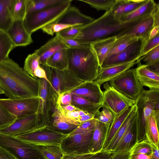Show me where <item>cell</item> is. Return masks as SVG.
<instances>
[{"mask_svg": "<svg viewBox=\"0 0 159 159\" xmlns=\"http://www.w3.org/2000/svg\"><path fill=\"white\" fill-rule=\"evenodd\" d=\"M0 86L8 98L38 97L39 82L9 58L0 62Z\"/></svg>", "mask_w": 159, "mask_h": 159, "instance_id": "cell-1", "label": "cell"}, {"mask_svg": "<svg viewBox=\"0 0 159 159\" xmlns=\"http://www.w3.org/2000/svg\"><path fill=\"white\" fill-rule=\"evenodd\" d=\"M143 19L127 22H121L109 10L91 22L82 26L75 39L80 44L90 45L101 39L112 37L117 38L126 29Z\"/></svg>", "mask_w": 159, "mask_h": 159, "instance_id": "cell-2", "label": "cell"}, {"mask_svg": "<svg viewBox=\"0 0 159 159\" xmlns=\"http://www.w3.org/2000/svg\"><path fill=\"white\" fill-rule=\"evenodd\" d=\"M68 70L85 81H94L98 75L99 66L96 54L90 45L79 48H69Z\"/></svg>", "mask_w": 159, "mask_h": 159, "instance_id": "cell-3", "label": "cell"}, {"mask_svg": "<svg viewBox=\"0 0 159 159\" xmlns=\"http://www.w3.org/2000/svg\"><path fill=\"white\" fill-rule=\"evenodd\" d=\"M136 143L146 139V122L149 116L159 111V89H143L136 100Z\"/></svg>", "mask_w": 159, "mask_h": 159, "instance_id": "cell-4", "label": "cell"}, {"mask_svg": "<svg viewBox=\"0 0 159 159\" xmlns=\"http://www.w3.org/2000/svg\"><path fill=\"white\" fill-rule=\"evenodd\" d=\"M71 0L39 11L26 14L23 21L26 31L32 34L55 20L70 6Z\"/></svg>", "mask_w": 159, "mask_h": 159, "instance_id": "cell-5", "label": "cell"}, {"mask_svg": "<svg viewBox=\"0 0 159 159\" xmlns=\"http://www.w3.org/2000/svg\"><path fill=\"white\" fill-rule=\"evenodd\" d=\"M94 20L82 13L76 7L70 6L58 18L41 30L44 33L53 36L64 29L72 26H84Z\"/></svg>", "mask_w": 159, "mask_h": 159, "instance_id": "cell-6", "label": "cell"}, {"mask_svg": "<svg viewBox=\"0 0 159 159\" xmlns=\"http://www.w3.org/2000/svg\"><path fill=\"white\" fill-rule=\"evenodd\" d=\"M0 146L11 153L17 159H45L35 145L15 136L0 133Z\"/></svg>", "mask_w": 159, "mask_h": 159, "instance_id": "cell-7", "label": "cell"}, {"mask_svg": "<svg viewBox=\"0 0 159 159\" xmlns=\"http://www.w3.org/2000/svg\"><path fill=\"white\" fill-rule=\"evenodd\" d=\"M68 134L58 131L46 126L15 137L35 145L60 146L62 139Z\"/></svg>", "mask_w": 159, "mask_h": 159, "instance_id": "cell-8", "label": "cell"}, {"mask_svg": "<svg viewBox=\"0 0 159 159\" xmlns=\"http://www.w3.org/2000/svg\"><path fill=\"white\" fill-rule=\"evenodd\" d=\"M109 85L127 98L136 100L143 89L138 80L135 69H129L109 81Z\"/></svg>", "mask_w": 159, "mask_h": 159, "instance_id": "cell-9", "label": "cell"}, {"mask_svg": "<svg viewBox=\"0 0 159 159\" xmlns=\"http://www.w3.org/2000/svg\"><path fill=\"white\" fill-rule=\"evenodd\" d=\"M101 103L102 107L107 108L116 117L126 109L136 103V100L129 99L111 86L108 82L104 83Z\"/></svg>", "mask_w": 159, "mask_h": 159, "instance_id": "cell-10", "label": "cell"}, {"mask_svg": "<svg viewBox=\"0 0 159 159\" xmlns=\"http://www.w3.org/2000/svg\"><path fill=\"white\" fill-rule=\"evenodd\" d=\"M39 97L17 99H0V103L16 119L37 113L39 103Z\"/></svg>", "mask_w": 159, "mask_h": 159, "instance_id": "cell-11", "label": "cell"}, {"mask_svg": "<svg viewBox=\"0 0 159 159\" xmlns=\"http://www.w3.org/2000/svg\"><path fill=\"white\" fill-rule=\"evenodd\" d=\"M93 131L75 134H68L62 139L60 145L64 154L90 153L89 148Z\"/></svg>", "mask_w": 159, "mask_h": 159, "instance_id": "cell-12", "label": "cell"}, {"mask_svg": "<svg viewBox=\"0 0 159 159\" xmlns=\"http://www.w3.org/2000/svg\"><path fill=\"white\" fill-rule=\"evenodd\" d=\"M146 42L144 38H138L121 52L107 57L100 68L107 67L137 60L142 57L143 50Z\"/></svg>", "mask_w": 159, "mask_h": 159, "instance_id": "cell-13", "label": "cell"}, {"mask_svg": "<svg viewBox=\"0 0 159 159\" xmlns=\"http://www.w3.org/2000/svg\"><path fill=\"white\" fill-rule=\"evenodd\" d=\"M43 126H44L41 125L39 116L36 113L28 116L16 119L8 126L0 129V133L16 136Z\"/></svg>", "mask_w": 159, "mask_h": 159, "instance_id": "cell-14", "label": "cell"}, {"mask_svg": "<svg viewBox=\"0 0 159 159\" xmlns=\"http://www.w3.org/2000/svg\"><path fill=\"white\" fill-rule=\"evenodd\" d=\"M57 74L58 84L56 92L59 96L77 89L85 82L68 69L58 70Z\"/></svg>", "mask_w": 159, "mask_h": 159, "instance_id": "cell-15", "label": "cell"}, {"mask_svg": "<svg viewBox=\"0 0 159 159\" xmlns=\"http://www.w3.org/2000/svg\"><path fill=\"white\" fill-rule=\"evenodd\" d=\"M53 38L34 52L39 57L41 65H45L49 58L58 51L63 49H69L63 39L57 33Z\"/></svg>", "mask_w": 159, "mask_h": 159, "instance_id": "cell-16", "label": "cell"}, {"mask_svg": "<svg viewBox=\"0 0 159 159\" xmlns=\"http://www.w3.org/2000/svg\"><path fill=\"white\" fill-rule=\"evenodd\" d=\"M6 33L15 48L18 46H25L33 42L31 34L26 30L23 21H13Z\"/></svg>", "mask_w": 159, "mask_h": 159, "instance_id": "cell-17", "label": "cell"}, {"mask_svg": "<svg viewBox=\"0 0 159 159\" xmlns=\"http://www.w3.org/2000/svg\"><path fill=\"white\" fill-rule=\"evenodd\" d=\"M137 60L105 68H99L98 75L94 81L100 86L120 75L138 63Z\"/></svg>", "mask_w": 159, "mask_h": 159, "instance_id": "cell-18", "label": "cell"}, {"mask_svg": "<svg viewBox=\"0 0 159 159\" xmlns=\"http://www.w3.org/2000/svg\"><path fill=\"white\" fill-rule=\"evenodd\" d=\"M100 87L94 81L85 82L78 89L71 92L92 102L101 104L103 93Z\"/></svg>", "mask_w": 159, "mask_h": 159, "instance_id": "cell-19", "label": "cell"}, {"mask_svg": "<svg viewBox=\"0 0 159 159\" xmlns=\"http://www.w3.org/2000/svg\"><path fill=\"white\" fill-rule=\"evenodd\" d=\"M153 28V20L151 16L142 19L134 25L126 29L116 39L125 35H131L138 38H143L147 42Z\"/></svg>", "mask_w": 159, "mask_h": 159, "instance_id": "cell-20", "label": "cell"}, {"mask_svg": "<svg viewBox=\"0 0 159 159\" xmlns=\"http://www.w3.org/2000/svg\"><path fill=\"white\" fill-rule=\"evenodd\" d=\"M110 124L102 123L96 120L89 147L90 153L96 154L102 151L105 139Z\"/></svg>", "mask_w": 159, "mask_h": 159, "instance_id": "cell-21", "label": "cell"}, {"mask_svg": "<svg viewBox=\"0 0 159 159\" xmlns=\"http://www.w3.org/2000/svg\"><path fill=\"white\" fill-rule=\"evenodd\" d=\"M39 103L37 113L39 116L42 126H48L49 120L48 115V97L49 83L44 79L39 78Z\"/></svg>", "mask_w": 159, "mask_h": 159, "instance_id": "cell-22", "label": "cell"}, {"mask_svg": "<svg viewBox=\"0 0 159 159\" xmlns=\"http://www.w3.org/2000/svg\"><path fill=\"white\" fill-rule=\"evenodd\" d=\"M135 69L136 77L143 87L159 89V74L150 70L145 64L139 65Z\"/></svg>", "mask_w": 159, "mask_h": 159, "instance_id": "cell-23", "label": "cell"}, {"mask_svg": "<svg viewBox=\"0 0 159 159\" xmlns=\"http://www.w3.org/2000/svg\"><path fill=\"white\" fill-rule=\"evenodd\" d=\"M129 125L124 134L113 151L116 153L130 150L137 141L136 118Z\"/></svg>", "mask_w": 159, "mask_h": 159, "instance_id": "cell-24", "label": "cell"}, {"mask_svg": "<svg viewBox=\"0 0 159 159\" xmlns=\"http://www.w3.org/2000/svg\"><path fill=\"white\" fill-rule=\"evenodd\" d=\"M157 4L153 0H148L143 5L128 14L117 16L122 22H127L151 16Z\"/></svg>", "mask_w": 159, "mask_h": 159, "instance_id": "cell-25", "label": "cell"}, {"mask_svg": "<svg viewBox=\"0 0 159 159\" xmlns=\"http://www.w3.org/2000/svg\"><path fill=\"white\" fill-rule=\"evenodd\" d=\"M148 0H116L110 11L112 15L119 16L128 14L145 3Z\"/></svg>", "mask_w": 159, "mask_h": 159, "instance_id": "cell-26", "label": "cell"}, {"mask_svg": "<svg viewBox=\"0 0 159 159\" xmlns=\"http://www.w3.org/2000/svg\"><path fill=\"white\" fill-rule=\"evenodd\" d=\"M159 111H155L147 118L145 126L146 139L151 144L159 147V134L158 127Z\"/></svg>", "mask_w": 159, "mask_h": 159, "instance_id": "cell-27", "label": "cell"}, {"mask_svg": "<svg viewBox=\"0 0 159 159\" xmlns=\"http://www.w3.org/2000/svg\"><path fill=\"white\" fill-rule=\"evenodd\" d=\"M116 40V37H112L96 41L90 44L96 54L100 68Z\"/></svg>", "mask_w": 159, "mask_h": 159, "instance_id": "cell-28", "label": "cell"}, {"mask_svg": "<svg viewBox=\"0 0 159 159\" xmlns=\"http://www.w3.org/2000/svg\"><path fill=\"white\" fill-rule=\"evenodd\" d=\"M136 114L137 108L135 104L133 106L131 111L104 151H113L129 125L135 118Z\"/></svg>", "mask_w": 159, "mask_h": 159, "instance_id": "cell-29", "label": "cell"}, {"mask_svg": "<svg viewBox=\"0 0 159 159\" xmlns=\"http://www.w3.org/2000/svg\"><path fill=\"white\" fill-rule=\"evenodd\" d=\"M71 105L80 110L93 115L94 116L99 111L100 109L102 107L101 104L92 102L74 94L72 95Z\"/></svg>", "mask_w": 159, "mask_h": 159, "instance_id": "cell-30", "label": "cell"}, {"mask_svg": "<svg viewBox=\"0 0 159 159\" xmlns=\"http://www.w3.org/2000/svg\"><path fill=\"white\" fill-rule=\"evenodd\" d=\"M133 106L127 108L114 117L108 129L103 144L102 151H104L124 120L131 111Z\"/></svg>", "mask_w": 159, "mask_h": 159, "instance_id": "cell-31", "label": "cell"}, {"mask_svg": "<svg viewBox=\"0 0 159 159\" xmlns=\"http://www.w3.org/2000/svg\"><path fill=\"white\" fill-rule=\"evenodd\" d=\"M45 66L59 70L68 69V49H61L48 59Z\"/></svg>", "mask_w": 159, "mask_h": 159, "instance_id": "cell-32", "label": "cell"}, {"mask_svg": "<svg viewBox=\"0 0 159 159\" xmlns=\"http://www.w3.org/2000/svg\"><path fill=\"white\" fill-rule=\"evenodd\" d=\"M11 0H0V32H7L13 22L9 7Z\"/></svg>", "mask_w": 159, "mask_h": 159, "instance_id": "cell-33", "label": "cell"}, {"mask_svg": "<svg viewBox=\"0 0 159 159\" xmlns=\"http://www.w3.org/2000/svg\"><path fill=\"white\" fill-rule=\"evenodd\" d=\"M69 0H26L27 13L39 11Z\"/></svg>", "mask_w": 159, "mask_h": 159, "instance_id": "cell-34", "label": "cell"}, {"mask_svg": "<svg viewBox=\"0 0 159 159\" xmlns=\"http://www.w3.org/2000/svg\"><path fill=\"white\" fill-rule=\"evenodd\" d=\"M9 10L13 21H23L27 14L26 0H11Z\"/></svg>", "mask_w": 159, "mask_h": 159, "instance_id": "cell-35", "label": "cell"}, {"mask_svg": "<svg viewBox=\"0 0 159 159\" xmlns=\"http://www.w3.org/2000/svg\"><path fill=\"white\" fill-rule=\"evenodd\" d=\"M35 145L45 159H62L65 154L60 146Z\"/></svg>", "mask_w": 159, "mask_h": 159, "instance_id": "cell-36", "label": "cell"}, {"mask_svg": "<svg viewBox=\"0 0 159 159\" xmlns=\"http://www.w3.org/2000/svg\"><path fill=\"white\" fill-rule=\"evenodd\" d=\"M138 38L133 35H125L116 39L107 58L121 52Z\"/></svg>", "mask_w": 159, "mask_h": 159, "instance_id": "cell-37", "label": "cell"}, {"mask_svg": "<svg viewBox=\"0 0 159 159\" xmlns=\"http://www.w3.org/2000/svg\"><path fill=\"white\" fill-rule=\"evenodd\" d=\"M15 48L7 33L0 32V62L9 58V53Z\"/></svg>", "mask_w": 159, "mask_h": 159, "instance_id": "cell-38", "label": "cell"}, {"mask_svg": "<svg viewBox=\"0 0 159 159\" xmlns=\"http://www.w3.org/2000/svg\"><path fill=\"white\" fill-rule=\"evenodd\" d=\"M48 126L56 130L68 134L74 130L78 126L57 118L52 120Z\"/></svg>", "mask_w": 159, "mask_h": 159, "instance_id": "cell-39", "label": "cell"}, {"mask_svg": "<svg viewBox=\"0 0 159 159\" xmlns=\"http://www.w3.org/2000/svg\"><path fill=\"white\" fill-rule=\"evenodd\" d=\"M40 65L39 56L34 52L29 54L25 58L23 69L32 77L36 78L34 73L36 69Z\"/></svg>", "mask_w": 159, "mask_h": 159, "instance_id": "cell-40", "label": "cell"}, {"mask_svg": "<svg viewBox=\"0 0 159 159\" xmlns=\"http://www.w3.org/2000/svg\"><path fill=\"white\" fill-rule=\"evenodd\" d=\"M89 5L98 11L104 10L106 11L110 10L116 0H80Z\"/></svg>", "mask_w": 159, "mask_h": 159, "instance_id": "cell-41", "label": "cell"}, {"mask_svg": "<svg viewBox=\"0 0 159 159\" xmlns=\"http://www.w3.org/2000/svg\"><path fill=\"white\" fill-rule=\"evenodd\" d=\"M139 153L152 154L151 146L147 139L136 143L131 149V154Z\"/></svg>", "mask_w": 159, "mask_h": 159, "instance_id": "cell-42", "label": "cell"}, {"mask_svg": "<svg viewBox=\"0 0 159 159\" xmlns=\"http://www.w3.org/2000/svg\"><path fill=\"white\" fill-rule=\"evenodd\" d=\"M16 119L0 103V129L8 126Z\"/></svg>", "mask_w": 159, "mask_h": 159, "instance_id": "cell-43", "label": "cell"}, {"mask_svg": "<svg viewBox=\"0 0 159 159\" xmlns=\"http://www.w3.org/2000/svg\"><path fill=\"white\" fill-rule=\"evenodd\" d=\"M102 110L99 111L94 116L97 120L103 123L111 124L114 117L112 113L107 108L102 107Z\"/></svg>", "mask_w": 159, "mask_h": 159, "instance_id": "cell-44", "label": "cell"}, {"mask_svg": "<svg viewBox=\"0 0 159 159\" xmlns=\"http://www.w3.org/2000/svg\"><path fill=\"white\" fill-rule=\"evenodd\" d=\"M146 62L145 65L148 66L159 61V45L157 46L147 54L142 57L138 60L139 62L141 60Z\"/></svg>", "mask_w": 159, "mask_h": 159, "instance_id": "cell-45", "label": "cell"}, {"mask_svg": "<svg viewBox=\"0 0 159 159\" xmlns=\"http://www.w3.org/2000/svg\"><path fill=\"white\" fill-rule=\"evenodd\" d=\"M74 26L62 30L57 33L62 38L75 39L78 34L82 26Z\"/></svg>", "mask_w": 159, "mask_h": 159, "instance_id": "cell-46", "label": "cell"}, {"mask_svg": "<svg viewBox=\"0 0 159 159\" xmlns=\"http://www.w3.org/2000/svg\"><path fill=\"white\" fill-rule=\"evenodd\" d=\"M96 121V119L94 118L83 122L69 134H75L93 131Z\"/></svg>", "mask_w": 159, "mask_h": 159, "instance_id": "cell-47", "label": "cell"}, {"mask_svg": "<svg viewBox=\"0 0 159 159\" xmlns=\"http://www.w3.org/2000/svg\"><path fill=\"white\" fill-rule=\"evenodd\" d=\"M159 45V33L145 43L142 54V57L147 54L152 50Z\"/></svg>", "mask_w": 159, "mask_h": 159, "instance_id": "cell-48", "label": "cell"}, {"mask_svg": "<svg viewBox=\"0 0 159 159\" xmlns=\"http://www.w3.org/2000/svg\"><path fill=\"white\" fill-rule=\"evenodd\" d=\"M115 153L111 151H102L95 154L88 159H108Z\"/></svg>", "mask_w": 159, "mask_h": 159, "instance_id": "cell-49", "label": "cell"}, {"mask_svg": "<svg viewBox=\"0 0 159 159\" xmlns=\"http://www.w3.org/2000/svg\"><path fill=\"white\" fill-rule=\"evenodd\" d=\"M34 75L36 78H38L45 79L54 89L51 83L47 78L45 70L41 65L35 71Z\"/></svg>", "mask_w": 159, "mask_h": 159, "instance_id": "cell-50", "label": "cell"}, {"mask_svg": "<svg viewBox=\"0 0 159 159\" xmlns=\"http://www.w3.org/2000/svg\"><path fill=\"white\" fill-rule=\"evenodd\" d=\"M62 39L64 42L69 48H79L83 47L86 45L80 44L75 39L70 38Z\"/></svg>", "mask_w": 159, "mask_h": 159, "instance_id": "cell-51", "label": "cell"}, {"mask_svg": "<svg viewBox=\"0 0 159 159\" xmlns=\"http://www.w3.org/2000/svg\"><path fill=\"white\" fill-rule=\"evenodd\" d=\"M95 154L91 153L81 154H65L62 159H88Z\"/></svg>", "mask_w": 159, "mask_h": 159, "instance_id": "cell-52", "label": "cell"}, {"mask_svg": "<svg viewBox=\"0 0 159 159\" xmlns=\"http://www.w3.org/2000/svg\"><path fill=\"white\" fill-rule=\"evenodd\" d=\"M73 94L71 92L66 93L59 96V100L61 106L71 105Z\"/></svg>", "mask_w": 159, "mask_h": 159, "instance_id": "cell-53", "label": "cell"}, {"mask_svg": "<svg viewBox=\"0 0 159 159\" xmlns=\"http://www.w3.org/2000/svg\"><path fill=\"white\" fill-rule=\"evenodd\" d=\"M131 153V149L118 153H115L108 159H129Z\"/></svg>", "mask_w": 159, "mask_h": 159, "instance_id": "cell-54", "label": "cell"}, {"mask_svg": "<svg viewBox=\"0 0 159 159\" xmlns=\"http://www.w3.org/2000/svg\"><path fill=\"white\" fill-rule=\"evenodd\" d=\"M0 159H17L9 151L0 146Z\"/></svg>", "mask_w": 159, "mask_h": 159, "instance_id": "cell-55", "label": "cell"}, {"mask_svg": "<svg viewBox=\"0 0 159 159\" xmlns=\"http://www.w3.org/2000/svg\"><path fill=\"white\" fill-rule=\"evenodd\" d=\"M151 16L153 20V27L159 26V5L158 4H157Z\"/></svg>", "mask_w": 159, "mask_h": 159, "instance_id": "cell-56", "label": "cell"}, {"mask_svg": "<svg viewBox=\"0 0 159 159\" xmlns=\"http://www.w3.org/2000/svg\"><path fill=\"white\" fill-rule=\"evenodd\" d=\"M129 159H152V154L148 155L144 154H133L129 156Z\"/></svg>", "mask_w": 159, "mask_h": 159, "instance_id": "cell-57", "label": "cell"}, {"mask_svg": "<svg viewBox=\"0 0 159 159\" xmlns=\"http://www.w3.org/2000/svg\"><path fill=\"white\" fill-rule=\"evenodd\" d=\"M94 118L93 115L88 113L80 116L78 118L77 120L81 124L83 122Z\"/></svg>", "mask_w": 159, "mask_h": 159, "instance_id": "cell-58", "label": "cell"}, {"mask_svg": "<svg viewBox=\"0 0 159 159\" xmlns=\"http://www.w3.org/2000/svg\"><path fill=\"white\" fill-rule=\"evenodd\" d=\"M146 66L150 70L159 74V61Z\"/></svg>", "mask_w": 159, "mask_h": 159, "instance_id": "cell-59", "label": "cell"}, {"mask_svg": "<svg viewBox=\"0 0 159 159\" xmlns=\"http://www.w3.org/2000/svg\"><path fill=\"white\" fill-rule=\"evenodd\" d=\"M150 144L152 149V159H159V147Z\"/></svg>", "mask_w": 159, "mask_h": 159, "instance_id": "cell-60", "label": "cell"}, {"mask_svg": "<svg viewBox=\"0 0 159 159\" xmlns=\"http://www.w3.org/2000/svg\"><path fill=\"white\" fill-rule=\"evenodd\" d=\"M159 26L154 27L151 30L148 40L150 39L155 37L159 33Z\"/></svg>", "mask_w": 159, "mask_h": 159, "instance_id": "cell-61", "label": "cell"}, {"mask_svg": "<svg viewBox=\"0 0 159 159\" xmlns=\"http://www.w3.org/2000/svg\"><path fill=\"white\" fill-rule=\"evenodd\" d=\"M62 106V108L65 110L68 111H76L80 110L73 106L71 105H68L66 106Z\"/></svg>", "mask_w": 159, "mask_h": 159, "instance_id": "cell-62", "label": "cell"}, {"mask_svg": "<svg viewBox=\"0 0 159 159\" xmlns=\"http://www.w3.org/2000/svg\"><path fill=\"white\" fill-rule=\"evenodd\" d=\"M4 92L3 89L0 87V94H4Z\"/></svg>", "mask_w": 159, "mask_h": 159, "instance_id": "cell-63", "label": "cell"}, {"mask_svg": "<svg viewBox=\"0 0 159 159\" xmlns=\"http://www.w3.org/2000/svg\"><path fill=\"white\" fill-rule=\"evenodd\" d=\"M0 87L1 88V87H0Z\"/></svg>", "mask_w": 159, "mask_h": 159, "instance_id": "cell-64", "label": "cell"}]
</instances>
